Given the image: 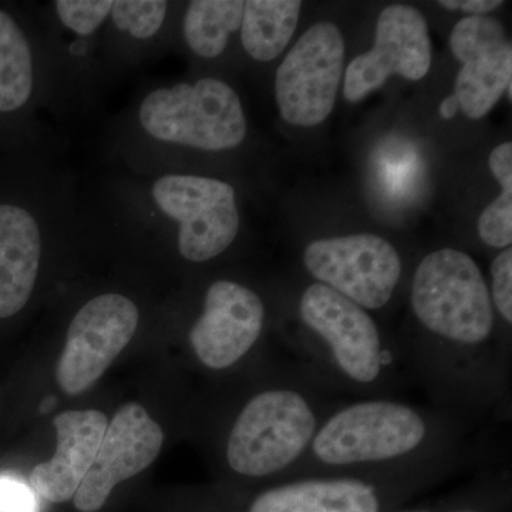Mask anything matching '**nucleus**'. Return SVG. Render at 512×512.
Instances as JSON below:
<instances>
[{
    "label": "nucleus",
    "instance_id": "obj_10",
    "mask_svg": "<svg viewBox=\"0 0 512 512\" xmlns=\"http://www.w3.org/2000/svg\"><path fill=\"white\" fill-rule=\"evenodd\" d=\"M140 312L120 293L90 299L74 316L57 363V383L64 393L89 390L126 349L136 333Z\"/></svg>",
    "mask_w": 512,
    "mask_h": 512
},
{
    "label": "nucleus",
    "instance_id": "obj_21",
    "mask_svg": "<svg viewBox=\"0 0 512 512\" xmlns=\"http://www.w3.org/2000/svg\"><path fill=\"white\" fill-rule=\"evenodd\" d=\"M505 42L508 40L501 23L487 16L461 19L450 35L451 52L463 64Z\"/></svg>",
    "mask_w": 512,
    "mask_h": 512
},
{
    "label": "nucleus",
    "instance_id": "obj_9",
    "mask_svg": "<svg viewBox=\"0 0 512 512\" xmlns=\"http://www.w3.org/2000/svg\"><path fill=\"white\" fill-rule=\"evenodd\" d=\"M266 320L265 302L254 289L232 279H218L205 292L188 343L202 366L227 372L255 352L264 338Z\"/></svg>",
    "mask_w": 512,
    "mask_h": 512
},
{
    "label": "nucleus",
    "instance_id": "obj_2",
    "mask_svg": "<svg viewBox=\"0 0 512 512\" xmlns=\"http://www.w3.org/2000/svg\"><path fill=\"white\" fill-rule=\"evenodd\" d=\"M477 421L436 404L402 397L340 400L291 478L407 470L450 461L476 463ZM289 480V478H288Z\"/></svg>",
    "mask_w": 512,
    "mask_h": 512
},
{
    "label": "nucleus",
    "instance_id": "obj_26",
    "mask_svg": "<svg viewBox=\"0 0 512 512\" xmlns=\"http://www.w3.org/2000/svg\"><path fill=\"white\" fill-rule=\"evenodd\" d=\"M441 8L448 10H461V12L473 13V16H484L485 13L494 12L504 5L501 0H441Z\"/></svg>",
    "mask_w": 512,
    "mask_h": 512
},
{
    "label": "nucleus",
    "instance_id": "obj_13",
    "mask_svg": "<svg viewBox=\"0 0 512 512\" xmlns=\"http://www.w3.org/2000/svg\"><path fill=\"white\" fill-rule=\"evenodd\" d=\"M55 456L33 468L30 485L50 503L72 500L89 473L107 429L99 410H69L55 417Z\"/></svg>",
    "mask_w": 512,
    "mask_h": 512
},
{
    "label": "nucleus",
    "instance_id": "obj_19",
    "mask_svg": "<svg viewBox=\"0 0 512 512\" xmlns=\"http://www.w3.org/2000/svg\"><path fill=\"white\" fill-rule=\"evenodd\" d=\"M35 86V64L25 33L0 10V113L28 103Z\"/></svg>",
    "mask_w": 512,
    "mask_h": 512
},
{
    "label": "nucleus",
    "instance_id": "obj_17",
    "mask_svg": "<svg viewBox=\"0 0 512 512\" xmlns=\"http://www.w3.org/2000/svg\"><path fill=\"white\" fill-rule=\"evenodd\" d=\"M390 512H512L510 466L484 467L468 483L416 505Z\"/></svg>",
    "mask_w": 512,
    "mask_h": 512
},
{
    "label": "nucleus",
    "instance_id": "obj_8",
    "mask_svg": "<svg viewBox=\"0 0 512 512\" xmlns=\"http://www.w3.org/2000/svg\"><path fill=\"white\" fill-rule=\"evenodd\" d=\"M345 66V39L338 26L320 22L303 33L276 70L275 97L286 123L313 127L335 107Z\"/></svg>",
    "mask_w": 512,
    "mask_h": 512
},
{
    "label": "nucleus",
    "instance_id": "obj_1",
    "mask_svg": "<svg viewBox=\"0 0 512 512\" xmlns=\"http://www.w3.org/2000/svg\"><path fill=\"white\" fill-rule=\"evenodd\" d=\"M412 330L397 342L407 379L431 404L474 421L512 412V346L473 256L441 248L410 281Z\"/></svg>",
    "mask_w": 512,
    "mask_h": 512
},
{
    "label": "nucleus",
    "instance_id": "obj_12",
    "mask_svg": "<svg viewBox=\"0 0 512 512\" xmlns=\"http://www.w3.org/2000/svg\"><path fill=\"white\" fill-rule=\"evenodd\" d=\"M163 429L138 403H127L113 417L92 468L74 495L80 512L99 511L117 484L151 466L163 448Z\"/></svg>",
    "mask_w": 512,
    "mask_h": 512
},
{
    "label": "nucleus",
    "instance_id": "obj_27",
    "mask_svg": "<svg viewBox=\"0 0 512 512\" xmlns=\"http://www.w3.org/2000/svg\"><path fill=\"white\" fill-rule=\"evenodd\" d=\"M458 111H460V104H458V100L454 94L446 97L440 104V116L443 117L444 120H451L453 117L457 116Z\"/></svg>",
    "mask_w": 512,
    "mask_h": 512
},
{
    "label": "nucleus",
    "instance_id": "obj_11",
    "mask_svg": "<svg viewBox=\"0 0 512 512\" xmlns=\"http://www.w3.org/2000/svg\"><path fill=\"white\" fill-rule=\"evenodd\" d=\"M430 64L429 26L420 10L387 6L377 20L375 46L350 62L343 94L350 103H359L393 74L412 82L423 79Z\"/></svg>",
    "mask_w": 512,
    "mask_h": 512
},
{
    "label": "nucleus",
    "instance_id": "obj_6",
    "mask_svg": "<svg viewBox=\"0 0 512 512\" xmlns=\"http://www.w3.org/2000/svg\"><path fill=\"white\" fill-rule=\"evenodd\" d=\"M302 264L315 282L370 313L393 302L404 276L403 256L375 234L316 239L303 249Z\"/></svg>",
    "mask_w": 512,
    "mask_h": 512
},
{
    "label": "nucleus",
    "instance_id": "obj_22",
    "mask_svg": "<svg viewBox=\"0 0 512 512\" xmlns=\"http://www.w3.org/2000/svg\"><path fill=\"white\" fill-rule=\"evenodd\" d=\"M168 3L161 0H119L111 6L110 18L120 32L136 39H150L163 28Z\"/></svg>",
    "mask_w": 512,
    "mask_h": 512
},
{
    "label": "nucleus",
    "instance_id": "obj_20",
    "mask_svg": "<svg viewBox=\"0 0 512 512\" xmlns=\"http://www.w3.org/2000/svg\"><path fill=\"white\" fill-rule=\"evenodd\" d=\"M491 173L503 192L478 218V235L491 248H510L512 242V144L503 143L490 156Z\"/></svg>",
    "mask_w": 512,
    "mask_h": 512
},
{
    "label": "nucleus",
    "instance_id": "obj_18",
    "mask_svg": "<svg viewBox=\"0 0 512 512\" xmlns=\"http://www.w3.org/2000/svg\"><path fill=\"white\" fill-rule=\"evenodd\" d=\"M245 2L195 0L184 16V39L195 55L214 59L224 52L232 33L241 29Z\"/></svg>",
    "mask_w": 512,
    "mask_h": 512
},
{
    "label": "nucleus",
    "instance_id": "obj_4",
    "mask_svg": "<svg viewBox=\"0 0 512 512\" xmlns=\"http://www.w3.org/2000/svg\"><path fill=\"white\" fill-rule=\"evenodd\" d=\"M340 400L295 360L275 367L229 423L222 448L229 473L261 485L288 480Z\"/></svg>",
    "mask_w": 512,
    "mask_h": 512
},
{
    "label": "nucleus",
    "instance_id": "obj_14",
    "mask_svg": "<svg viewBox=\"0 0 512 512\" xmlns=\"http://www.w3.org/2000/svg\"><path fill=\"white\" fill-rule=\"evenodd\" d=\"M42 238L35 217L19 205L0 204V319L25 308L39 274Z\"/></svg>",
    "mask_w": 512,
    "mask_h": 512
},
{
    "label": "nucleus",
    "instance_id": "obj_25",
    "mask_svg": "<svg viewBox=\"0 0 512 512\" xmlns=\"http://www.w3.org/2000/svg\"><path fill=\"white\" fill-rule=\"evenodd\" d=\"M35 491L12 474H0V512H37Z\"/></svg>",
    "mask_w": 512,
    "mask_h": 512
},
{
    "label": "nucleus",
    "instance_id": "obj_24",
    "mask_svg": "<svg viewBox=\"0 0 512 512\" xmlns=\"http://www.w3.org/2000/svg\"><path fill=\"white\" fill-rule=\"evenodd\" d=\"M491 284L488 285L495 316L505 335L511 338L512 325V249L505 248L494 256L490 266Z\"/></svg>",
    "mask_w": 512,
    "mask_h": 512
},
{
    "label": "nucleus",
    "instance_id": "obj_7",
    "mask_svg": "<svg viewBox=\"0 0 512 512\" xmlns=\"http://www.w3.org/2000/svg\"><path fill=\"white\" fill-rule=\"evenodd\" d=\"M154 204L177 222L178 251L185 261L204 264L237 238L239 211L232 185L201 175L167 174L151 188Z\"/></svg>",
    "mask_w": 512,
    "mask_h": 512
},
{
    "label": "nucleus",
    "instance_id": "obj_3",
    "mask_svg": "<svg viewBox=\"0 0 512 512\" xmlns=\"http://www.w3.org/2000/svg\"><path fill=\"white\" fill-rule=\"evenodd\" d=\"M288 352L343 399L400 397L409 382L396 340L372 313L328 286L312 282L296 302Z\"/></svg>",
    "mask_w": 512,
    "mask_h": 512
},
{
    "label": "nucleus",
    "instance_id": "obj_15",
    "mask_svg": "<svg viewBox=\"0 0 512 512\" xmlns=\"http://www.w3.org/2000/svg\"><path fill=\"white\" fill-rule=\"evenodd\" d=\"M512 100L511 42L487 50L464 63L458 72L454 96L468 119L480 120L494 109L503 94Z\"/></svg>",
    "mask_w": 512,
    "mask_h": 512
},
{
    "label": "nucleus",
    "instance_id": "obj_23",
    "mask_svg": "<svg viewBox=\"0 0 512 512\" xmlns=\"http://www.w3.org/2000/svg\"><path fill=\"white\" fill-rule=\"evenodd\" d=\"M111 0H59L55 9L60 22L77 36H92L110 18Z\"/></svg>",
    "mask_w": 512,
    "mask_h": 512
},
{
    "label": "nucleus",
    "instance_id": "obj_5",
    "mask_svg": "<svg viewBox=\"0 0 512 512\" xmlns=\"http://www.w3.org/2000/svg\"><path fill=\"white\" fill-rule=\"evenodd\" d=\"M138 120L154 140L197 150H232L247 137L238 94L212 77L153 90L140 104Z\"/></svg>",
    "mask_w": 512,
    "mask_h": 512
},
{
    "label": "nucleus",
    "instance_id": "obj_16",
    "mask_svg": "<svg viewBox=\"0 0 512 512\" xmlns=\"http://www.w3.org/2000/svg\"><path fill=\"white\" fill-rule=\"evenodd\" d=\"M299 0H248L241 23L245 52L256 62H271L288 46L298 26Z\"/></svg>",
    "mask_w": 512,
    "mask_h": 512
}]
</instances>
